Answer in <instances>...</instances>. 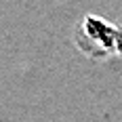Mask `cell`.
Listing matches in <instances>:
<instances>
[{
  "label": "cell",
  "mask_w": 122,
  "mask_h": 122,
  "mask_svg": "<svg viewBox=\"0 0 122 122\" xmlns=\"http://www.w3.org/2000/svg\"><path fill=\"white\" fill-rule=\"evenodd\" d=\"M116 49L122 53V30H120V34H118V46H116Z\"/></svg>",
  "instance_id": "cell-2"
},
{
  "label": "cell",
  "mask_w": 122,
  "mask_h": 122,
  "mask_svg": "<svg viewBox=\"0 0 122 122\" xmlns=\"http://www.w3.org/2000/svg\"><path fill=\"white\" fill-rule=\"evenodd\" d=\"M78 36H84V42H78V44H80V49H84L91 55H93L91 46L95 49V55H103L105 51L118 46V30L112 23L95 17V15L86 17L82 21L80 30H78Z\"/></svg>",
  "instance_id": "cell-1"
}]
</instances>
